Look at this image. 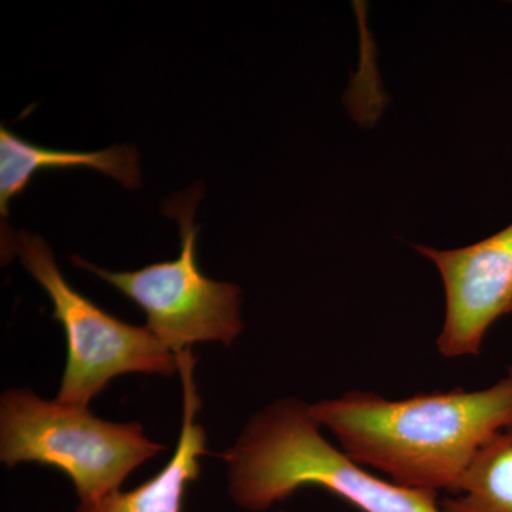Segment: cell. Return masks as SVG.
Segmentation results:
<instances>
[{
  "instance_id": "cell-1",
  "label": "cell",
  "mask_w": 512,
  "mask_h": 512,
  "mask_svg": "<svg viewBox=\"0 0 512 512\" xmlns=\"http://www.w3.org/2000/svg\"><path fill=\"white\" fill-rule=\"evenodd\" d=\"M311 409L360 466L399 487L456 494L478 451L512 427V365L503 379L474 392L458 387L389 400L356 390Z\"/></svg>"
},
{
  "instance_id": "cell-2",
  "label": "cell",
  "mask_w": 512,
  "mask_h": 512,
  "mask_svg": "<svg viewBox=\"0 0 512 512\" xmlns=\"http://www.w3.org/2000/svg\"><path fill=\"white\" fill-rule=\"evenodd\" d=\"M222 457L228 493L242 510L266 511L299 488L320 487L363 512H443L434 491L383 480L333 446L311 404L295 397L259 410Z\"/></svg>"
},
{
  "instance_id": "cell-3",
  "label": "cell",
  "mask_w": 512,
  "mask_h": 512,
  "mask_svg": "<svg viewBox=\"0 0 512 512\" xmlns=\"http://www.w3.org/2000/svg\"><path fill=\"white\" fill-rule=\"evenodd\" d=\"M163 450L138 423L101 420L87 407L49 402L29 389L8 390L0 397L2 463L59 468L72 480L79 505L119 491L136 468Z\"/></svg>"
},
{
  "instance_id": "cell-4",
  "label": "cell",
  "mask_w": 512,
  "mask_h": 512,
  "mask_svg": "<svg viewBox=\"0 0 512 512\" xmlns=\"http://www.w3.org/2000/svg\"><path fill=\"white\" fill-rule=\"evenodd\" d=\"M6 255H18L53 303V319L67 339V362L56 400L87 407L107 384L127 373L173 376L177 356L147 326L130 325L103 311L66 281L45 239L2 232Z\"/></svg>"
},
{
  "instance_id": "cell-5",
  "label": "cell",
  "mask_w": 512,
  "mask_h": 512,
  "mask_svg": "<svg viewBox=\"0 0 512 512\" xmlns=\"http://www.w3.org/2000/svg\"><path fill=\"white\" fill-rule=\"evenodd\" d=\"M201 187H192L164 202V212L177 221L180 255L137 271L111 272L72 256L79 268L119 289L147 315V328L175 356L195 343L217 342L231 346L244 330L241 319L242 289L231 282L214 281L202 274L195 256L200 227L195 208Z\"/></svg>"
},
{
  "instance_id": "cell-6",
  "label": "cell",
  "mask_w": 512,
  "mask_h": 512,
  "mask_svg": "<svg viewBox=\"0 0 512 512\" xmlns=\"http://www.w3.org/2000/svg\"><path fill=\"white\" fill-rule=\"evenodd\" d=\"M436 265L446 292V318L437 349L447 359L477 356L498 319L512 315V222L467 247L414 245Z\"/></svg>"
},
{
  "instance_id": "cell-7",
  "label": "cell",
  "mask_w": 512,
  "mask_h": 512,
  "mask_svg": "<svg viewBox=\"0 0 512 512\" xmlns=\"http://www.w3.org/2000/svg\"><path fill=\"white\" fill-rule=\"evenodd\" d=\"M183 380L184 406L180 439L167 466L134 490L114 491L97 503L79 505L77 512H181L185 491L200 477V458L207 454L204 427L195 421L201 407L194 383L195 360L191 350L177 356Z\"/></svg>"
},
{
  "instance_id": "cell-8",
  "label": "cell",
  "mask_w": 512,
  "mask_h": 512,
  "mask_svg": "<svg viewBox=\"0 0 512 512\" xmlns=\"http://www.w3.org/2000/svg\"><path fill=\"white\" fill-rule=\"evenodd\" d=\"M55 168H92L110 175L126 188L141 184L140 156L130 144H114L99 151L55 150L36 146L0 127V214L8 220L9 204L28 188L36 173Z\"/></svg>"
},
{
  "instance_id": "cell-9",
  "label": "cell",
  "mask_w": 512,
  "mask_h": 512,
  "mask_svg": "<svg viewBox=\"0 0 512 512\" xmlns=\"http://www.w3.org/2000/svg\"><path fill=\"white\" fill-rule=\"evenodd\" d=\"M443 512H512V427L498 433L471 461Z\"/></svg>"
}]
</instances>
